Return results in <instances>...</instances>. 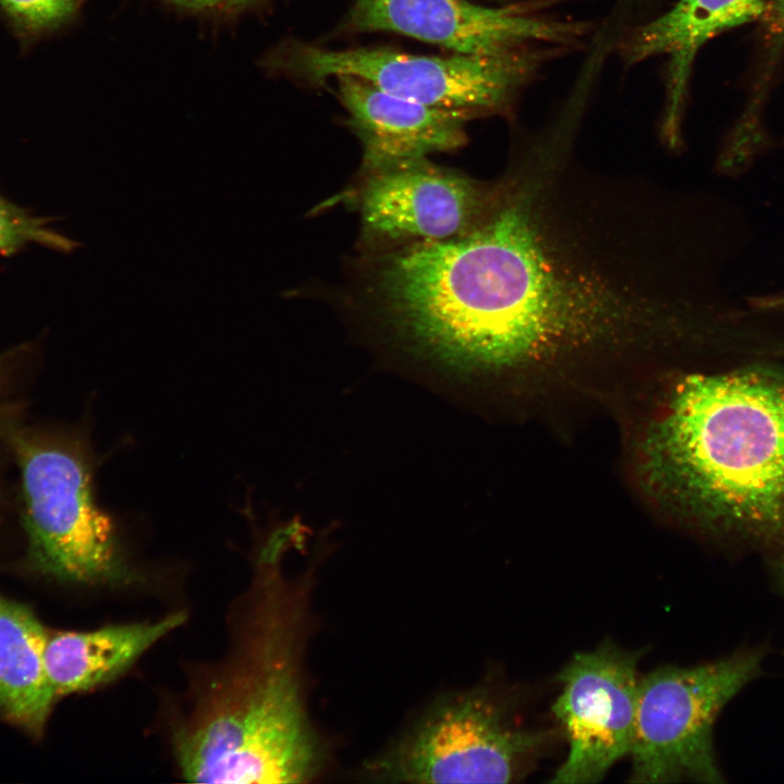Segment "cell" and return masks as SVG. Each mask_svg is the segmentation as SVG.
<instances>
[{"instance_id":"1","label":"cell","mask_w":784,"mask_h":784,"mask_svg":"<svg viewBox=\"0 0 784 784\" xmlns=\"http://www.w3.org/2000/svg\"><path fill=\"white\" fill-rule=\"evenodd\" d=\"M295 538L283 525L256 550L228 612L225 651L191 677L172 728L176 765L189 782L304 783L321 770L302 678L305 583L282 565Z\"/></svg>"},{"instance_id":"2","label":"cell","mask_w":784,"mask_h":784,"mask_svg":"<svg viewBox=\"0 0 784 784\" xmlns=\"http://www.w3.org/2000/svg\"><path fill=\"white\" fill-rule=\"evenodd\" d=\"M646 446L653 483L701 526L784 550V373L685 378Z\"/></svg>"},{"instance_id":"3","label":"cell","mask_w":784,"mask_h":784,"mask_svg":"<svg viewBox=\"0 0 784 784\" xmlns=\"http://www.w3.org/2000/svg\"><path fill=\"white\" fill-rule=\"evenodd\" d=\"M548 52L551 49L530 46L498 54L438 57L383 47L329 49L291 41L278 49L269 63L311 85L351 75L397 97L478 117L504 112Z\"/></svg>"},{"instance_id":"4","label":"cell","mask_w":784,"mask_h":784,"mask_svg":"<svg viewBox=\"0 0 784 784\" xmlns=\"http://www.w3.org/2000/svg\"><path fill=\"white\" fill-rule=\"evenodd\" d=\"M549 738L516 726L486 686L437 699L366 774L402 783H507Z\"/></svg>"},{"instance_id":"5","label":"cell","mask_w":784,"mask_h":784,"mask_svg":"<svg viewBox=\"0 0 784 784\" xmlns=\"http://www.w3.org/2000/svg\"><path fill=\"white\" fill-rule=\"evenodd\" d=\"M760 664L759 653L739 652L689 667L663 666L639 679L629 782L721 783L714 723Z\"/></svg>"},{"instance_id":"6","label":"cell","mask_w":784,"mask_h":784,"mask_svg":"<svg viewBox=\"0 0 784 784\" xmlns=\"http://www.w3.org/2000/svg\"><path fill=\"white\" fill-rule=\"evenodd\" d=\"M19 446L32 566L72 583L130 581L134 575L117 525L96 503L82 451L25 442Z\"/></svg>"},{"instance_id":"7","label":"cell","mask_w":784,"mask_h":784,"mask_svg":"<svg viewBox=\"0 0 784 784\" xmlns=\"http://www.w3.org/2000/svg\"><path fill=\"white\" fill-rule=\"evenodd\" d=\"M494 182H481L428 158L356 175L342 194L359 216L358 252L449 238L486 211Z\"/></svg>"},{"instance_id":"8","label":"cell","mask_w":784,"mask_h":784,"mask_svg":"<svg viewBox=\"0 0 784 784\" xmlns=\"http://www.w3.org/2000/svg\"><path fill=\"white\" fill-rule=\"evenodd\" d=\"M559 681L561 693L552 711L568 752L550 782H600L632 749L639 686L637 656L612 645L576 653Z\"/></svg>"},{"instance_id":"9","label":"cell","mask_w":784,"mask_h":784,"mask_svg":"<svg viewBox=\"0 0 784 784\" xmlns=\"http://www.w3.org/2000/svg\"><path fill=\"white\" fill-rule=\"evenodd\" d=\"M524 4L489 8L466 0H354L338 32H388L456 54L488 56L540 44L565 45L578 26Z\"/></svg>"},{"instance_id":"10","label":"cell","mask_w":784,"mask_h":784,"mask_svg":"<svg viewBox=\"0 0 784 784\" xmlns=\"http://www.w3.org/2000/svg\"><path fill=\"white\" fill-rule=\"evenodd\" d=\"M333 79L347 125L362 145L357 175L434 152L454 151L466 144V123L477 117L397 97L355 76Z\"/></svg>"},{"instance_id":"11","label":"cell","mask_w":784,"mask_h":784,"mask_svg":"<svg viewBox=\"0 0 784 784\" xmlns=\"http://www.w3.org/2000/svg\"><path fill=\"white\" fill-rule=\"evenodd\" d=\"M767 9L763 0H679L627 37L622 46L627 63L666 58L662 135L671 147L679 139L687 86L699 49L721 32L759 19Z\"/></svg>"},{"instance_id":"12","label":"cell","mask_w":784,"mask_h":784,"mask_svg":"<svg viewBox=\"0 0 784 784\" xmlns=\"http://www.w3.org/2000/svg\"><path fill=\"white\" fill-rule=\"evenodd\" d=\"M186 621L183 611L151 620L50 635L45 667L56 698L105 685Z\"/></svg>"},{"instance_id":"13","label":"cell","mask_w":784,"mask_h":784,"mask_svg":"<svg viewBox=\"0 0 784 784\" xmlns=\"http://www.w3.org/2000/svg\"><path fill=\"white\" fill-rule=\"evenodd\" d=\"M48 637L30 609L0 593V715L35 736L57 699L45 667Z\"/></svg>"},{"instance_id":"14","label":"cell","mask_w":784,"mask_h":784,"mask_svg":"<svg viewBox=\"0 0 784 784\" xmlns=\"http://www.w3.org/2000/svg\"><path fill=\"white\" fill-rule=\"evenodd\" d=\"M27 243L71 252L76 242L52 231L42 219L34 218L0 197V253H10Z\"/></svg>"},{"instance_id":"15","label":"cell","mask_w":784,"mask_h":784,"mask_svg":"<svg viewBox=\"0 0 784 784\" xmlns=\"http://www.w3.org/2000/svg\"><path fill=\"white\" fill-rule=\"evenodd\" d=\"M0 5L15 25L32 34L61 25L75 11L74 0H0Z\"/></svg>"},{"instance_id":"16","label":"cell","mask_w":784,"mask_h":784,"mask_svg":"<svg viewBox=\"0 0 784 784\" xmlns=\"http://www.w3.org/2000/svg\"><path fill=\"white\" fill-rule=\"evenodd\" d=\"M174 5L197 12H229L244 9L259 0H164Z\"/></svg>"},{"instance_id":"17","label":"cell","mask_w":784,"mask_h":784,"mask_svg":"<svg viewBox=\"0 0 784 784\" xmlns=\"http://www.w3.org/2000/svg\"><path fill=\"white\" fill-rule=\"evenodd\" d=\"M772 5L776 16L784 21V0H772Z\"/></svg>"},{"instance_id":"18","label":"cell","mask_w":784,"mask_h":784,"mask_svg":"<svg viewBox=\"0 0 784 784\" xmlns=\"http://www.w3.org/2000/svg\"><path fill=\"white\" fill-rule=\"evenodd\" d=\"M780 575H781L782 581L784 583V560L781 562V565H780Z\"/></svg>"}]
</instances>
